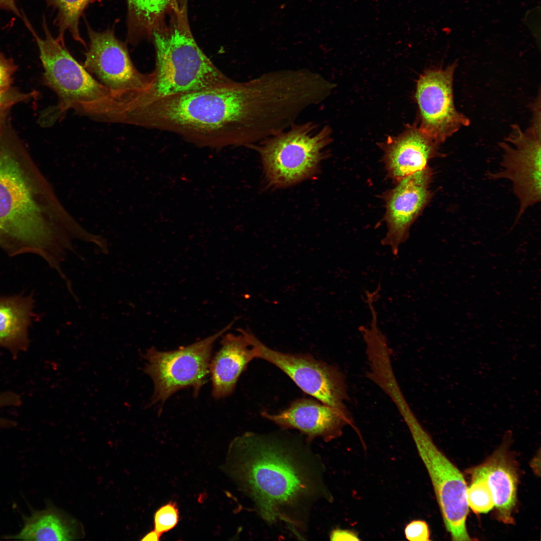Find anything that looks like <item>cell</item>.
I'll use <instances>...</instances> for the list:
<instances>
[{
  "label": "cell",
  "mask_w": 541,
  "mask_h": 541,
  "mask_svg": "<svg viewBox=\"0 0 541 541\" xmlns=\"http://www.w3.org/2000/svg\"><path fill=\"white\" fill-rule=\"evenodd\" d=\"M303 107L299 83L286 69L167 95L126 110L122 120L176 134L200 147H250L296 122Z\"/></svg>",
  "instance_id": "1"
},
{
  "label": "cell",
  "mask_w": 541,
  "mask_h": 541,
  "mask_svg": "<svg viewBox=\"0 0 541 541\" xmlns=\"http://www.w3.org/2000/svg\"><path fill=\"white\" fill-rule=\"evenodd\" d=\"M309 441L247 432L230 445L225 470L269 524L284 523L302 537L313 506L332 500L320 457Z\"/></svg>",
  "instance_id": "2"
},
{
  "label": "cell",
  "mask_w": 541,
  "mask_h": 541,
  "mask_svg": "<svg viewBox=\"0 0 541 541\" xmlns=\"http://www.w3.org/2000/svg\"><path fill=\"white\" fill-rule=\"evenodd\" d=\"M93 234L71 217L16 133H0V248L9 256L42 257L66 282L62 269L73 241L90 242Z\"/></svg>",
  "instance_id": "3"
},
{
  "label": "cell",
  "mask_w": 541,
  "mask_h": 541,
  "mask_svg": "<svg viewBox=\"0 0 541 541\" xmlns=\"http://www.w3.org/2000/svg\"><path fill=\"white\" fill-rule=\"evenodd\" d=\"M155 51L153 79L144 92L122 102L121 110L161 97L200 90L227 83L232 79L207 57L195 41L188 13H174L152 35Z\"/></svg>",
  "instance_id": "4"
},
{
  "label": "cell",
  "mask_w": 541,
  "mask_h": 541,
  "mask_svg": "<svg viewBox=\"0 0 541 541\" xmlns=\"http://www.w3.org/2000/svg\"><path fill=\"white\" fill-rule=\"evenodd\" d=\"M26 26L34 36L43 66V81L57 95L58 103L41 119L50 124L61 114L73 109L77 113L108 122L116 109L117 101L111 92L96 80L51 33L45 17L43 28L45 37H40L24 15Z\"/></svg>",
  "instance_id": "5"
},
{
  "label": "cell",
  "mask_w": 541,
  "mask_h": 541,
  "mask_svg": "<svg viewBox=\"0 0 541 541\" xmlns=\"http://www.w3.org/2000/svg\"><path fill=\"white\" fill-rule=\"evenodd\" d=\"M332 134L329 125L296 122L250 148L259 154L267 184L276 188H286L319 172L321 162L327 156Z\"/></svg>",
  "instance_id": "6"
},
{
  "label": "cell",
  "mask_w": 541,
  "mask_h": 541,
  "mask_svg": "<svg viewBox=\"0 0 541 541\" xmlns=\"http://www.w3.org/2000/svg\"><path fill=\"white\" fill-rule=\"evenodd\" d=\"M233 323L213 335L175 350L160 351L153 347L147 349L142 357L146 361L144 372L154 384L149 405L162 406L176 392L187 387H191L197 397L209 373L213 344Z\"/></svg>",
  "instance_id": "7"
},
{
  "label": "cell",
  "mask_w": 541,
  "mask_h": 541,
  "mask_svg": "<svg viewBox=\"0 0 541 541\" xmlns=\"http://www.w3.org/2000/svg\"><path fill=\"white\" fill-rule=\"evenodd\" d=\"M407 426L432 483L443 520L453 540H472L467 531V486L464 476L437 447L418 419Z\"/></svg>",
  "instance_id": "8"
},
{
  "label": "cell",
  "mask_w": 541,
  "mask_h": 541,
  "mask_svg": "<svg viewBox=\"0 0 541 541\" xmlns=\"http://www.w3.org/2000/svg\"><path fill=\"white\" fill-rule=\"evenodd\" d=\"M245 333L256 358L264 360L287 374L305 393L341 411L350 413L345 377L336 366L316 360L308 354L284 353L260 342L249 330Z\"/></svg>",
  "instance_id": "9"
},
{
  "label": "cell",
  "mask_w": 541,
  "mask_h": 541,
  "mask_svg": "<svg viewBox=\"0 0 541 541\" xmlns=\"http://www.w3.org/2000/svg\"><path fill=\"white\" fill-rule=\"evenodd\" d=\"M90 40L83 65L112 93L117 102L125 101L150 86L153 74L140 72L134 65L126 43L118 40L114 30L102 32L87 25Z\"/></svg>",
  "instance_id": "10"
},
{
  "label": "cell",
  "mask_w": 541,
  "mask_h": 541,
  "mask_svg": "<svg viewBox=\"0 0 541 541\" xmlns=\"http://www.w3.org/2000/svg\"><path fill=\"white\" fill-rule=\"evenodd\" d=\"M540 113L535 114L531 126L523 132L513 125L505 142L500 144L504 151L502 170L490 174L492 179L505 178L513 184L514 192L520 202L516 222L526 209L537 203L541 197V155Z\"/></svg>",
  "instance_id": "11"
},
{
  "label": "cell",
  "mask_w": 541,
  "mask_h": 541,
  "mask_svg": "<svg viewBox=\"0 0 541 541\" xmlns=\"http://www.w3.org/2000/svg\"><path fill=\"white\" fill-rule=\"evenodd\" d=\"M456 66L454 63L445 69L427 70L417 84L419 128L438 145L470 124L469 119L454 105L453 82Z\"/></svg>",
  "instance_id": "12"
},
{
  "label": "cell",
  "mask_w": 541,
  "mask_h": 541,
  "mask_svg": "<svg viewBox=\"0 0 541 541\" xmlns=\"http://www.w3.org/2000/svg\"><path fill=\"white\" fill-rule=\"evenodd\" d=\"M432 178L433 171L428 166L396 182L384 196L387 232L381 243L389 246L394 255L409 238L412 225L433 197L429 189Z\"/></svg>",
  "instance_id": "13"
},
{
  "label": "cell",
  "mask_w": 541,
  "mask_h": 541,
  "mask_svg": "<svg viewBox=\"0 0 541 541\" xmlns=\"http://www.w3.org/2000/svg\"><path fill=\"white\" fill-rule=\"evenodd\" d=\"M261 415L283 428L299 430L309 442L317 437L331 441L341 435L345 426L353 425L350 413L311 399H298L277 414L264 411Z\"/></svg>",
  "instance_id": "14"
},
{
  "label": "cell",
  "mask_w": 541,
  "mask_h": 541,
  "mask_svg": "<svg viewBox=\"0 0 541 541\" xmlns=\"http://www.w3.org/2000/svg\"><path fill=\"white\" fill-rule=\"evenodd\" d=\"M438 144L415 125L409 126L397 136L381 143L388 175L397 182L428 166L429 160L442 157Z\"/></svg>",
  "instance_id": "15"
},
{
  "label": "cell",
  "mask_w": 541,
  "mask_h": 541,
  "mask_svg": "<svg viewBox=\"0 0 541 541\" xmlns=\"http://www.w3.org/2000/svg\"><path fill=\"white\" fill-rule=\"evenodd\" d=\"M237 331L238 335L229 333L222 337L220 349L210 361L212 395L216 399L232 394L241 373L256 358L254 347L243 329Z\"/></svg>",
  "instance_id": "16"
},
{
  "label": "cell",
  "mask_w": 541,
  "mask_h": 541,
  "mask_svg": "<svg viewBox=\"0 0 541 541\" xmlns=\"http://www.w3.org/2000/svg\"><path fill=\"white\" fill-rule=\"evenodd\" d=\"M471 480L485 479L491 490L500 520L512 523L516 503L518 474L516 466L505 446L496 450L481 464L469 471Z\"/></svg>",
  "instance_id": "17"
},
{
  "label": "cell",
  "mask_w": 541,
  "mask_h": 541,
  "mask_svg": "<svg viewBox=\"0 0 541 541\" xmlns=\"http://www.w3.org/2000/svg\"><path fill=\"white\" fill-rule=\"evenodd\" d=\"M34 305L32 295L0 297V347L13 353L28 348Z\"/></svg>",
  "instance_id": "18"
},
{
  "label": "cell",
  "mask_w": 541,
  "mask_h": 541,
  "mask_svg": "<svg viewBox=\"0 0 541 541\" xmlns=\"http://www.w3.org/2000/svg\"><path fill=\"white\" fill-rule=\"evenodd\" d=\"M126 2V42L133 46L144 40L151 41L153 33L164 26L174 13L180 11L177 0Z\"/></svg>",
  "instance_id": "19"
},
{
  "label": "cell",
  "mask_w": 541,
  "mask_h": 541,
  "mask_svg": "<svg viewBox=\"0 0 541 541\" xmlns=\"http://www.w3.org/2000/svg\"><path fill=\"white\" fill-rule=\"evenodd\" d=\"M77 532L75 521L56 511L47 510L28 518L20 532L11 538L24 540H71L77 538Z\"/></svg>",
  "instance_id": "20"
},
{
  "label": "cell",
  "mask_w": 541,
  "mask_h": 541,
  "mask_svg": "<svg viewBox=\"0 0 541 541\" xmlns=\"http://www.w3.org/2000/svg\"><path fill=\"white\" fill-rule=\"evenodd\" d=\"M92 0H45L47 5L57 11L54 20L58 30L57 40L65 45V35L69 32L76 41L87 48L86 43L80 34V18Z\"/></svg>",
  "instance_id": "21"
},
{
  "label": "cell",
  "mask_w": 541,
  "mask_h": 541,
  "mask_svg": "<svg viewBox=\"0 0 541 541\" xmlns=\"http://www.w3.org/2000/svg\"><path fill=\"white\" fill-rule=\"evenodd\" d=\"M466 490L468 507L474 513H487L494 506L493 494L487 481L483 478L471 480Z\"/></svg>",
  "instance_id": "22"
},
{
  "label": "cell",
  "mask_w": 541,
  "mask_h": 541,
  "mask_svg": "<svg viewBox=\"0 0 541 541\" xmlns=\"http://www.w3.org/2000/svg\"><path fill=\"white\" fill-rule=\"evenodd\" d=\"M179 519V513L175 502L170 501L157 509L154 515V530L162 534L174 528Z\"/></svg>",
  "instance_id": "23"
},
{
  "label": "cell",
  "mask_w": 541,
  "mask_h": 541,
  "mask_svg": "<svg viewBox=\"0 0 541 541\" xmlns=\"http://www.w3.org/2000/svg\"><path fill=\"white\" fill-rule=\"evenodd\" d=\"M16 70L17 67L13 60L7 58L0 52V95L11 88L13 76Z\"/></svg>",
  "instance_id": "24"
},
{
  "label": "cell",
  "mask_w": 541,
  "mask_h": 541,
  "mask_svg": "<svg viewBox=\"0 0 541 541\" xmlns=\"http://www.w3.org/2000/svg\"><path fill=\"white\" fill-rule=\"evenodd\" d=\"M406 538L410 541L430 540L427 523L422 520H414L406 525L404 529Z\"/></svg>",
  "instance_id": "25"
},
{
  "label": "cell",
  "mask_w": 541,
  "mask_h": 541,
  "mask_svg": "<svg viewBox=\"0 0 541 541\" xmlns=\"http://www.w3.org/2000/svg\"><path fill=\"white\" fill-rule=\"evenodd\" d=\"M34 96V93H23L11 88L8 91L0 95V107L10 106L21 102L28 101Z\"/></svg>",
  "instance_id": "26"
},
{
  "label": "cell",
  "mask_w": 541,
  "mask_h": 541,
  "mask_svg": "<svg viewBox=\"0 0 541 541\" xmlns=\"http://www.w3.org/2000/svg\"><path fill=\"white\" fill-rule=\"evenodd\" d=\"M331 540H360L357 533L348 529H335L332 530L330 535Z\"/></svg>",
  "instance_id": "27"
},
{
  "label": "cell",
  "mask_w": 541,
  "mask_h": 541,
  "mask_svg": "<svg viewBox=\"0 0 541 541\" xmlns=\"http://www.w3.org/2000/svg\"><path fill=\"white\" fill-rule=\"evenodd\" d=\"M0 9L10 11L22 19L23 15L20 12L15 0H0Z\"/></svg>",
  "instance_id": "28"
},
{
  "label": "cell",
  "mask_w": 541,
  "mask_h": 541,
  "mask_svg": "<svg viewBox=\"0 0 541 541\" xmlns=\"http://www.w3.org/2000/svg\"><path fill=\"white\" fill-rule=\"evenodd\" d=\"M11 107L6 106L0 107V133L6 125L7 115Z\"/></svg>",
  "instance_id": "29"
},
{
  "label": "cell",
  "mask_w": 541,
  "mask_h": 541,
  "mask_svg": "<svg viewBox=\"0 0 541 541\" xmlns=\"http://www.w3.org/2000/svg\"><path fill=\"white\" fill-rule=\"evenodd\" d=\"M10 404V399L8 395L3 393L0 394V408L3 407L8 406ZM7 421L6 419L0 418V426H5Z\"/></svg>",
  "instance_id": "30"
},
{
  "label": "cell",
  "mask_w": 541,
  "mask_h": 541,
  "mask_svg": "<svg viewBox=\"0 0 541 541\" xmlns=\"http://www.w3.org/2000/svg\"><path fill=\"white\" fill-rule=\"evenodd\" d=\"M161 534L156 532L155 530H152L147 534H146L141 539L142 540H152L156 541L160 539Z\"/></svg>",
  "instance_id": "31"
}]
</instances>
